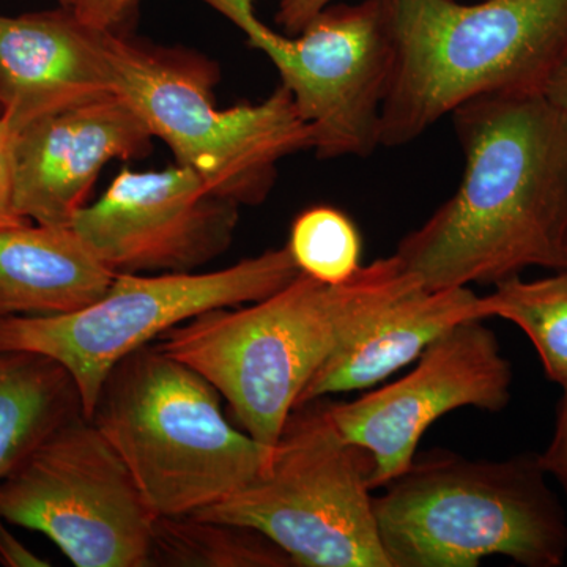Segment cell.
I'll use <instances>...</instances> for the list:
<instances>
[{
    "label": "cell",
    "instance_id": "11",
    "mask_svg": "<svg viewBox=\"0 0 567 567\" xmlns=\"http://www.w3.org/2000/svg\"><path fill=\"white\" fill-rule=\"evenodd\" d=\"M513 368L484 320L447 330L417 358L412 372L352 402H328L347 442L372 458L371 488L385 487L416 457L429 427L465 406L503 412Z\"/></svg>",
    "mask_w": 567,
    "mask_h": 567
},
{
    "label": "cell",
    "instance_id": "10",
    "mask_svg": "<svg viewBox=\"0 0 567 567\" xmlns=\"http://www.w3.org/2000/svg\"><path fill=\"white\" fill-rule=\"evenodd\" d=\"M0 517L47 536L76 567L152 566L156 516L82 413L0 480Z\"/></svg>",
    "mask_w": 567,
    "mask_h": 567
},
{
    "label": "cell",
    "instance_id": "26",
    "mask_svg": "<svg viewBox=\"0 0 567 567\" xmlns=\"http://www.w3.org/2000/svg\"><path fill=\"white\" fill-rule=\"evenodd\" d=\"M544 96H546L548 102L554 104V106H557L558 110L567 114V58L565 62L558 66V70L555 71L550 81H548Z\"/></svg>",
    "mask_w": 567,
    "mask_h": 567
},
{
    "label": "cell",
    "instance_id": "25",
    "mask_svg": "<svg viewBox=\"0 0 567 567\" xmlns=\"http://www.w3.org/2000/svg\"><path fill=\"white\" fill-rule=\"evenodd\" d=\"M0 565L7 567H48L51 563L29 550L20 539L11 535L6 520L0 517Z\"/></svg>",
    "mask_w": 567,
    "mask_h": 567
},
{
    "label": "cell",
    "instance_id": "12",
    "mask_svg": "<svg viewBox=\"0 0 567 567\" xmlns=\"http://www.w3.org/2000/svg\"><path fill=\"white\" fill-rule=\"evenodd\" d=\"M240 205L192 167L123 169L71 227L115 274H192L229 249Z\"/></svg>",
    "mask_w": 567,
    "mask_h": 567
},
{
    "label": "cell",
    "instance_id": "14",
    "mask_svg": "<svg viewBox=\"0 0 567 567\" xmlns=\"http://www.w3.org/2000/svg\"><path fill=\"white\" fill-rule=\"evenodd\" d=\"M104 32L82 24L70 10L0 14V114L17 132L114 92Z\"/></svg>",
    "mask_w": 567,
    "mask_h": 567
},
{
    "label": "cell",
    "instance_id": "19",
    "mask_svg": "<svg viewBox=\"0 0 567 567\" xmlns=\"http://www.w3.org/2000/svg\"><path fill=\"white\" fill-rule=\"evenodd\" d=\"M487 317L516 324L535 346L544 372L559 386L567 383V271L524 281L520 276L495 284L483 297Z\"/></svg>",
    "mask_w": 567,
    "mask_h": 567
},
{
    "label": "cell",
    "instance_id": "8",
    "mask_svg": "<svg viewBox=\"0 0 567 567\" xmlns=\"http://www.w3.org/2000/svg\"><path fill=\"white\" fill-rule=\"evenodd\" d=\"M300 274L287 246L208 274H117L106 293L80 311L0 320V352L61 364L91 420L104 380L123 358L212 309L264 300Z\"/></svg>",
    "mask_w": 567,
    "mask_h": 567
},
{
    "label": "cell",
    "instance_id": "7",
    "mask_svg": "<svg viewBox=\"0 0 567 567\" xmlns=\"http://www.w3.org/2000/svg\"><path fill=\"white\" fill-rule=\"evenodd\" d=\"M371 472V456L344 440L319 399L293 410L267 472L193 517L256 529L293 566L390 567Z\"/></svg>",
    "mask_w": 567,
    "mask_h": 567
},
{
    "label": "cell",
    "instance_id": "17",
    "mask_svg": "<svg viewBox=\"0 0 567 567\" xmlns=\"http://www.w3.org/2000/svg\"><path fill=\"white\" fill-rule=\"evenodd\" d=\"M80 413L76 385L61 364L37 353L0 352V480Z\"/></svg>",
    "mask_w": 567,
    "mask_h": 567
},
{
    "label": "cell",
    "instance_id": "18",
    "mask_svg": "<svg viewBox=\"0 0 567 567\" xmlns=\"http://www.w3.org/2000/svg\"><path fill=\"white\" fill-rule=\"evenodd\" d=\"M152 566L289 567L286 551L256 529L193 516L156 517Z\"/></svg>",
    "mask_w": 567,
    "mask_h": 567
},
{
    "label": "cell",
    "instance_id": "23",
    "mask_svg": "<svg viewBox=\"0 0 567 567\" xmlns=\"http://www.w3.org/2000/svg\"><path fill=\"white\" fill-rule=\"evenodd\" d=\"M563 395L557 406L554 434L543 454L540 465L547 475L554 477L567 496V383L563 385Z\"/></svg>",
    "mask_w": 567,
    "mask_h": 567
},
{
    "label": "cell",
    "instance_id": "4",
    "mask_svg": "<svg viewBox=\"0 0 567 567\" xmlns=\"http://www.w3.org/2000/svg\"><path fill=\"white\" fill-rule=\"evenodd\" d=\"M547 477L539 454H416L374 498L390 567H477L492 555L525 567L561 566L567 516Z\"/></svg>",
    "mask_w": 567,
    "mask_h": 567
},
{
    "label": "cell",
    "instance_id": "22",
    "mask_svg": "<svg viewBox=\"0 0 567 567\" xmlns=\"http://www.w3.org/2000/svg\"><path fill=\"white\" fill-rule=\"evenodd\" d=\"M66 10L96 31H114L140 0H62Z\"/></svg>",
    "mask_w": 567,
    "mask_h": 567
},
{
    "label": "cell",
    "instance_id": "1",
    "mask_svg": "<svg viewBox=\"0 0 567 567\" xmlns=\"http://www.w3.org/2000/svg\"><path fill=\"white\" fill-rule=\"evenodd\" d=\"M457 192L395 249L427 290L567 271V114L544 95H484L451 114Z\"/></svg>",
    "mask_w": 567,
    "mask_h": 567
},
{
    "label": "cell",
    "instance_id": "6",
    "mask_svg": "<svg viewBox=\"0 0 567 567\" xmlns=\"http://www.w3.org/2000/svg\"><path fill=\"white\" fill-rule=\"evenodd\" d=\"M112 87L166 142L177 164L192 167L224 199L260 205L274 189L278 164L312 148V128L279 84L256 104L219 110L213 70L175 54L104 32Z\"/></svg>",
    "mask_w": 567,
    "mask_h": 567
},
{
    "label": "cell",
    "instance_id": "16",
    "mask_svg": "<svg viewBox=\"0 0 567 567\" xmlns=\"http://www.w3.org/2000/svg\"><path fill=\"white\" fill-rule=\"evenodd\" d=\"M115 275L73 227L0 229V320L80 311L106 293Z\"/></svg>",
    "mask_w": 567,
    "mask_h": 567
},
{
    "label": "cell",
    "instance_id": "9",
    "mask_svg": "<svg viewBox=\"0 0 567 567\" xmlns=\"http://www.w3.org/2000/svg\"><path fill=\"white\" fill-rule=\"evenodd\" d=\"M234 22L278 70L322 159L368 158L382 147V107L395 51L380 0L331 3L297 35L268 28L257 0H203Z\"/></svg>",
    "mask_w": 567,
    "mask_h": 567
},
{
    "label": "cell",
    "instance_id": "15",
    "mask_svg": "<svg viewBox=\"0 0 567 567\" xmlns=\"http://www.w3.org/2000/svg\"><path fill=\"white\" fill-rule=\"evenodd\" d=\"M488 319L483 297L470 287L410 290L353 336L309 380L297 406L382 383L417 361L451 328Z\"/></svg>",
    "mask_w": 567,
    "mask_h": 567
},
{
    "label": "cell",
    "instance_id": "21",
    "mask_svg": "<svg viewBox=\"0 0 567 567\" xmlns=\"http://www.w3.org/2000/svg\"><path fill=\"white\" fill-rule=\"evenodd\" d=\"M18 132L6 115L0 114V229L29 223L14 210L13 152Z\"/></svg>",
    "mask_w": 567,
    "mask_h": 567
},
{
    "label": "cell",
    "instance_id": "27",
    "mask_svg": "<svg viewBox=\"0 0 567 567\" xmlns=\"http://www.w3.org/2000/svg\"><path fill=\"white\" fill-rule=\"evenodd\" d=\"M0 112H2V103H0Z\"/></svg>",
    "mask_w": 567,
    "mask_h": 567
},
{
    "label": "cell",
    "instance_id": "13",
    "mask_svg": "<svg viewBox=\"0 0 567 567\" xmlns=\"http://www.w3.org/2000/svg\"><path fill=\"white\" fill-rule=\"evenodd\" d=\"M152 140L115 92L32 122L14 141V210L25 221L71 227L104 166L147 155Z\"/></svg>",
    "mask_w": 567,
    "mask_h": 567
},
{
    "label": "cell",
    "instance_id": "20",
    "mask_svg": "<svg viewBox=\"0 0 567 567\" xmlns=\"http://www.w3.org/2000/svg\"><path fill=\"white\" fill-rule=\"evenodd\" d=\"M286 246L298 270L320 282L349 281L363 267V240L357 224L330 205L300 213Z\"/></svg>",
    "mask_w": 567,
    "mask_h": 567
},
{
    "label": "cell",
    "instance_id": "3",
    "mask_svg": "<svg viewBox=\"0 0 567 567\" xmlns=\"http://www.w3.org/2000/svg\"><path fill=\"white\" fill-rule=\"evenodd\" d=\"M395 61L382 147L484 95H544L567 58V0H380Z\"/></svg>",
    "mask_w": 567,
    "mask_h": 567
},
{
    "label": "cell",
    "instance_id": "2",
    "mask_svg": "<svg viewBox=\"0 0 567 567\" xmlns=\"http://www.w3.org/2000/svg\"><path fill=\"white\" fill-rule=\"evenodd\" d=\"M420 286L395 254L342 284L300 274L264 300L212 309L153 344L207 379L246 434L274 450L324 361Z\"/></svg>",
    "mask_w": 567,
    "mask_h": 567
},
{
    "label": "cell",
    "instance_id": "24",
    "mask_svg": "<svg viewBox=\"0 0 567 567\" xmlns=\"http://www.w3.org/2000/svg\"><path fill=\"white\" fill-rule=\"evenodd\" d=\"M334 0H279L276 22L289 33L297 35L306 28L309 21L315 20L317 14Z\"/></svg>",
    "mask_w": 567,
    "mask_h": 567
},
{
    "label": "cell",
    "instance_id": "5",
    "mask_svg": "<svg viewBox=\"0 0 567 567\" xmlns=\"http://www.w3.org/2000/svg\"><path fill=\"white\" fill-rule=\"evenodd\" d=\"M91 421L156 517L218 505L267 472L274 457L227 421L207 379L155 344L112 369Z\"/></svg>",
    "mask_w": 567,
    "mask_h": 567
}]
</instances>
